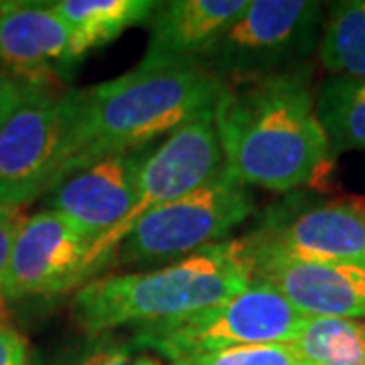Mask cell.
Masks as SVG:
<instances>
[{
	"mask_svg": "<svg viewBox=\"0 0 365 365\" xmlns=\"http://www.w3.org/2000/svg\"><path fill=\"white\" fill-rule=\"evenodd\" d=\"M309 63L225 86L213 122L225 170L246 187L292 193L319 181L333 150L314 110Z\"/></svg>",
	"mask_w": 365,
	"mask_h": 365,
	"instance_id": "1",
	"label": "cell"
},
{
	"mask_svg": "<svg viewBox=\"0 0 365 365\" xmlns=\"http://www.w3.org/2000/svg\"><path fill=\"white\" fill-rule=\"evenodd\" d=\"M223 88L222 79L201 67L136 66L93 88L69 90V158L61 175L96 158L157 144L160 136L211 114Z\"/></svg>",
	"mask_w": 365,
	"mask_h": 365,
	"instance_id": "2",
	"label": "cell"
},
{
	"mask_svg": "<svg viewBox=\"0 0 365 365\" xmlns=\"http://www.w3.org/2000/svg\"><path fill=\"white\" fill-rule=\"evenodd\" d=\"M252 280L248 244L232 237L163 268L93 278L73 292L71 317L83 333L138 329L232 299Z\"/></svg>",
	"mask_w": 365,
	"mask_h": 365,
	"instance_id": "3",
	"label": "cell"
},
{
	"mask_svg": "<svg viewBox=\"0 0 365 365\" xmlns=\"http://www.w3.org/2000/svg\"><path fill=\"white\" fill-rule=\"evenodd\" d=\"M57 83L0 73V207L33 203L66 167L71 106Z\"/></svg>",
	"mask_w": 365,
	"mask_h": 365,
	"instance_id": "4",
	"label": "cell"
},
{
	"mask_svg": "<svg viewBox=\"0 0 365 365\" xmlns=\"http://www.w3.org/2000/svg\"><path fill=\"white\" fill-rule=\"evenodd\" d=\"M307 317L276 288L254 278L232 299L155 325L132 329V341L167 361L244 345H290Z\"/></svg>",
	"mask_w": 365,
	"mask_h": 365,
	"instance_id": "5",
	"label": "cell"
},
{
	"mask_svg": "<svg viewBox=\"0 0 365 365\" xmlns=\"http://www.w3.org/2000/svg\"><path fill=\"white\" fill-rule=\"evenodd\" d=\"M254 195L223 170L222 177L191 195L144 213L118 244L112 266L177 262L222 244L254 215Z\"/></svg>",
	"mask_w": 365,
	"mask_h": 365,
	"instance_id": "6",
	"label": "cell"
},
{
	"mask_svg": "<svg viewBox=\"0 0 365 365\" xmlns=\"http://www.w3.org/2000/svg\"><path fill=\"white\" fill-rule=\"evenodd\" d=\"M323 21L325 9L314 0H250L201 67L230 86L307 63Z\"/></svg>",
	"mask_w": 365,
	"mask_h": 365,
	"instance_id": "7",
	"label": "cell"
},
{
	"mask_svg": "<svg viewBox=\"0 0 365 365\" xmlns=\"http://www.w3.org/2000/svg\"><path fill=\"white\" fill-rule=\"evenodd\" d=\"M242 237L250 250L300 260L365 264V197L307 201L294 193L264 209Z\"/></svg>",
	"mask_w": 365,
	"mask_h": 365,
	"instance_id": "8",
	"label": "cell"
},
{
	"mask_svg": "<svg viewBox=\"0 0 365 365\" xmlns=\"http://www.w3.org/2000/svg\"><path fill=\"white\" fill-rule=\"evenodd\" d=\"M223 170L225 157L213 112L170 132L144 163L138 177V199L130 215L93 246V260L100 274L112 266L118 244L144 213L195 193L222 177Z\"/></svg>",
	"mask_w": 365,
	"mask_h": 365,
	"instance_id": "9",
	"label": "cell"
},
{
	"mask_svg": "<svg viewBox=\"0 0 365 365\" xmlns=\"http://www.w3.org/2000/svg\"><path fill=\"white\" fill-rule=\"evenodd\" d=\"M93 240L61 213L43 209L21 223L2 287L4 302L78 292L100 270Z\"/></svg>",
	"mask_w": 365,
	"mask_h": 365,
	"instance_id": "10",
	"label": "cell"
},
{
	"mask_svg": "<svg viewBox=\"0 0 365 365\" xmlns=\"http://www.w3.org/2000/svg\"><path fill=\"white\" fill-rule=\"evenodd\" d=\"M157 144L108 155L67 170L43 195L45 209L61 213L96 244L102 242L130 215L138 199L140 170Z\"/></svg>",
	"mask_w": 365,
	"mask_h": 365,
	"instance_id": "11",
	"label": "cell"
},
{
	"mask_svg": "<svg viewBox=\"0 0 365 365\" xmlns=\"http://www.w3.org/2000/svg\"><path fill=\"white\" fill-rule=\"evenodd\" d=\"M250 250V248H248ZM254 278L270 282L304 317L365 321V264L290 258L250 250Z\"/></svg>",
	"mask_w": 365,
	"mask_h": 365,
	"instance_id": "12",
	"label": "cell"
},
{
	"mask_svg": "<svg viewBox=\"0 0 365 365\" xmlns=\"http://www.w3.org/2000/svg\"><path fill=\"white\" fill-rule=\"evenodd\" d=\"M250 0H169L157 2L150 37L138 67H201L227 26ZM203 69V67H201Z\"/></svg>",
	"mask_w": 365,
	"mask_h": 365,
	"instance_id": "13",
	"label": "cell"
},
{
	"mask_svg": "<svg viewBox=\"0 0 365 365\" xmlns=\"http://www.w3.org/2000/svg\"><path fill=\"white\" fill-rule=\"evenodd\" d=\"M69 63V29L51 2H0V73L59 81Z\"/></svg>",
	"mask_w": 365,
	"mask_h": 365,
	"instance_id": "14",
	"label": "cell"
},
{
	"mask_svg": "<svg viewBox=\"0 0 365 365\" xmlns=\"http://www.w3.org/2000/svg\"><path fill=\"white\" fill-rule=\"evenodd\" d=\"M53 11L69 29V63L76 67L93 49L144 25L157 9L153 0H59Z\"/></svg>",
	"mask_w": 365,
	"mask_h": 365,
	"instance_id": "15",
	"label": "cell"
},
{
	"mask_svg": "<svg viewBox=\"0 0 365 365\" xmlns=\"http://www.w3.org/2000/svg\"><path fill=\"white\" fill-rule=\"evenodd\" d=\"M314 110L333 155L365 150V79L327 76L314 90Z\"/></svg>",
	"mask_w": 365,
	"mask_h": 365,
	"instance_id": "16",
	"label": "cell"
},
{
	"mask_svg": "<svg viewBox=\"0 0 365 365\" xmlns=\"http://www.w3.org/2000/svg\"><path fill=\"white\" fill-rule=\"evenodd\" d=\"M317 51L329 76L365 79V0L329 4Z\"/></svg>",
	"mask_w": 365,
	"mask_h": 365,
	"instance_id": "17",
	"label": "cell"
},
{
	"mask_svg": "<svg viewBox=\"0 0 365 365\" xmlns=\"http://www.w3.org/2000/svg\"><path fill=\"white\" fill-rule=\"evenodd\" d=\"M290 347L300 365H365V321L307 317Z\"/></svg>",
	"mask_w": 365,
	"mask_h": 365,
	"instance_id": "18",
	"label": "cell"
},
{
	"mask_svg": "<svg viewBox=\"0 0 365 365\" xmlns=\"http://www.w3.org/2000/svg\"><path fill=\"white\" fill-rule=\"evenodd\" d=\"M157 353L138 347L132 337L112 333H83L49 359H35V365H163Z\"/></svg>",
	"mask_w": 365,
	"mask_h": 365,
	"instance_id": "19",
	"label": "cell"
},
{
	"mask_svg": "<svg viewBox=\"0 0 365 365\" xmlns=\"http://www.w3.org/2000/svg\"><path fill=\"white\" fill-rule=\"evenodd\" d=\"M170 365H300L292 347L287 343L270 345H244L222 351L189 355Z\"/></svg>",
	"mask_w": 365,
	"mask_h": 365,
	"instance_id": "20",
	"label": "cell"
},
{
	"mask_svg": "<svg viewBox=\"0 0 365 365\" xmlns=\"http://www.w3.org/2000/svg\"><path fill=\"white\" fill-rule=\"evenodd\" d=\"M23 220L25 217L21 215V209L0 207V302H4L2 300V287L6 280V272H9L14 237H16V232H19Z\"/></svg>",
	"mask_w": 365,
	"mask_h": 365,
	"instance_id": "21",
	"label": "cell"
},
{
	"mask_svg": "<svg viewBox=\"0 0 365 365\" xmlns=\"http://www.w3.org/2000/svg\"><path fill=\"white\" fill-rule=\"evenodd\" d=\"M0 365H29V349L23 335L0 319Z\"/></svg>",
	"mask_w": 365,
	"mask_h": 365,
	"instance_id": "22",
	"label": "cell"
}]
</instances>
